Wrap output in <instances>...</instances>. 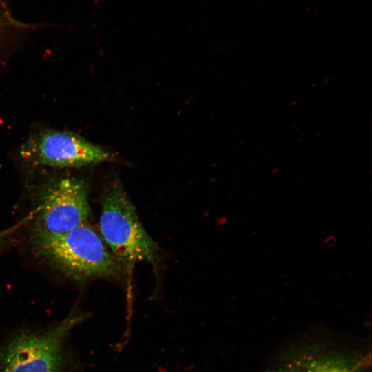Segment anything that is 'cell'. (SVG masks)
<instances>
[{
	"label": "cell",
	"mask_w": 372,
	"mask_h": 372,
	"mask_svg": "<svg viewBox=\"0 0 372 372\" xmlns=\"http://www.w3.org/2000/svg\"><path fill=\"white\" fill-rule=\"evenodd\" d=\"M99 228L101 238L121 264L158 262V247L143 227L118 179L108 180L102 190Z\"/></svg>",
	"instance_id": "cell-1"
},
{
	"label": "cell",
	"mask_w": 372,
	"mask_h": 372,
	"mask_svg": "<svg viewBox=\"0 0 372 372\" xmlns=\"http://www.w3.org/2000/svg\"><path fill=\"white\" fill-rule=\"evenodd\" d=\"M34 242L43 256L74 279L114 277L121 272V264L86 223L59 235L36 233Z\"/></svg>",
	"instance_id": "cell-2"
},
{
	"label": "cell",
	"mask_w": 372,
	"mask_h": 372,
	"mask_svg": "<svg viewBox=\"0 0 372 372\" xmlns=\"http://www.w3.org/2000/svg\"><path fill=\"white\" fill-rule=\"evenodd\" d=\"M370 355L365 346L313 335L285 345L263 372H370Z\"/></svg>",
	"instance_id": "cell-3"
},
{
	"label": "cell",
	"mask_w": 372,
	"mask_h": 372,
	"mask_svg": "<svg viewBox=\"0 0 372 372\" xmlns=\"http://www.w3.org/2000/svg\"><path fill=\"white\" fill-rule=\"evenodd\" d=\"M84 318L72 312L52 329L15 335L0 350V372H61L69 361L66 338Z\"/></svg>",
	"instance_id": "cell-4"
},
{
	"label": "cell",
	"mask_w": 372,
	"mask_h": 372,
	"mask_svg": "<svg viewBox=\"0 0 372 372\" xmlns=\"http://www.w3.org/2000/svg\"><path fill=\"white\" fill-rule=\"evenodd\" d=\"M19 152L31 165L60 169L79 167L111 158L108 151L75 132L50 127L32 131Z\"/></svg>",
	"instance_id": "cell-5"
},
{
	"label": "cell",
	"mask_w": 372,
	"mask_h": 372,
	"mask_svg": "<svg viewBox=\"0 0 372 372\" xmlns=\"http://www.w3.org/2000/svg\"><path fill=\"white\" fill-rule=\"evenodd\" d=\"M38 214L37 233L59 235L85 224L90 218L88 187L72 176L52 178L45 185Z\"/></svg>",
	"instance_id": "cell-6"
},
{
	"label": "cell",
	"mask_w": 372,
	"mask_h": 372,
	"mask_svg": "<svg viewBox=\"0 0 372 372\" xmlns=\"http://www.w3.org/2000/svg\"><path fill=\"white\" fill-rule=\"evenodd\" d=\"M24 27L13 14L10 0H0V52L3 51Z\"/></svg>",
	"instance_id": "cell-7"
},
{
	"label": "cell",
	"mask_w": 372,
	"mask_h": 372,
	"mask_svg": "<svg viewBox=\"0 0 372 372\" xmlns=\"http://www.w3.org/2000/svg\"><path fill=\"white\" fill-rule=\"evenodd\" d=\"M32 217V215L26 217L23 221L3 230L0 231V243L6 239L9 236L12 235L17 229L23 225L28 219Z\"/></svg>",
	"instance_id": "cell-8"
}]
</instances>
